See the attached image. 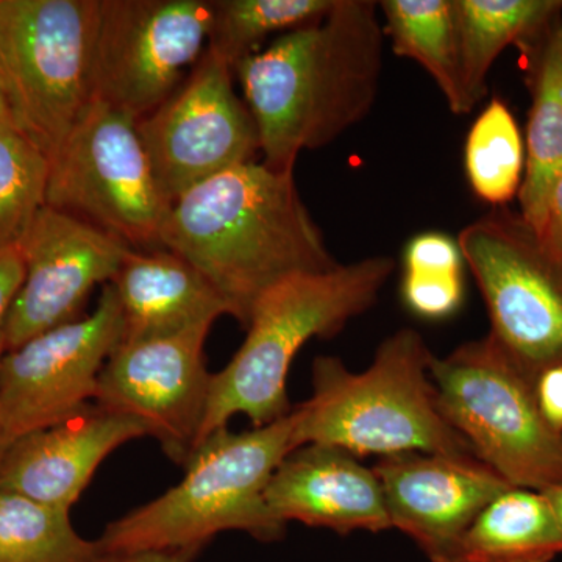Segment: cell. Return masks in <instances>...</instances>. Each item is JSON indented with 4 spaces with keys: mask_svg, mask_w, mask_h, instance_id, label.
<instances>
[{
    "mask_svg": "<svg viewBox=\"0 0 562 562\" xmlns=\"http://www.w3.org/2000/svg\"><path fill=\"white\" fill-rule=\"evenodd\" d=\"M379 2L336 0L321 21L281 35L233 68L262 165L294 172L302 150L328 146L364 120L383 66Z\"/></svg>",
    "mask_w": 562,
    "mask_h": 562,
    "instance_id": "obj_1",
    "label": "cell"
},
{
    "mask_svg": "<svg viewBox=\"0 0 562 562\" xmlns=\"http://www.w3.org/2000/svg\"><path fill=\"white\" fill-rule=\"evenodd\" d=\"M161 247L194 266L243 327L281 281L339 266L303 203L294 172L251 161L203 181L173 202Z\"/></svg>",
    "mask_w": 562,
    "mask_h": 562,
    "instance_id": "obj_2",
    "label": "cell"
},
{
    "mask_svg": "<svg viewBox=\"0 0 562 562\" xmlns=\"http://www.w3.org/2000/svg\"><path fill=\"white\" fill-rule=\"evenodd\" d=\"M431 351L413 328L384 339L372 364L350 372L338 357L313 362V394L294 408L295 446L338 447L361 458L402 453L475 457L436 405Z\"/></svg>",
    "mask_w": 562,
    "mask_h": 562,
    "instance_id": "obj_3",
    "label": "cell"
},
{
    "mask_svg": "<svg viewBox=\"0 0 562 562\" xmlns=\"http://www.w3.org/2000/svg\"><path fill=\"white\" fill-rule=\"evenodd\" d=\"M295 449L294 408L254 430L211 432L184 461L177 486L106 527L98 541L102 553L201 549L217 532L231 530L276 541L286 527L273 519L265 492Z\"/></svg>",
    "mask_w": 562,
    "mask_h": 562,
    "instance_id": "obj_4",
    "label": "cell"
},
{
    "mask_svg": "<svg viewBox=\"0 0 562 562\" xmlns=\"http://www.w3.org/2000/svg\"><path fill=\"white\" fill-rule=\"evenodd\" d=\"M391 257H369L327 272L281 281L255 303L241 349L211 376L199 443L235 414L265 427L292 412L286 383L292 361L310 339L330 338L375 305L394 272ZM195 446V447H198Z\"/></svg>",
    "mask_w": 562,
    "mask_h": 562,
    "instance_id": "obj_5",
    "label": "cell"
},
{
    "mask_svg": "<svg viewBox=\"0 0 562 562\" xmlns=\"http://www.w3.org/2000/svg\"><path fill=\"white\" fill-rule=\"evenodd\" d=\"M436 405L476 460L512 486L562 484V432L543 419L536 382L490 336L431 358Z\"/></svg>",
    "mask_w": 562,
    "mask_h": 562,
    "instance_id": "obj_6",
    "label": "cell"
},
{
    "mask_svg": "<svg viewBox=\"0 0 562 562\" xmlns=\"http://www.w3.org/2000/svg\"><path fill=\"white\" fill-rule=\"evenodd\" d=\"M99 0H0L7 116L49 157L92 101Z\"/></svg>",
    "mask_w": 562,
    "mask_h": 562,
    "instance_id": "obj_7",
    "label": "cell"
},
{
    "mask_svg": "<svg viewBox=\"0 0 562 562\" xmlns=\"http://www.w3.org/2000/svg\"><path fill=\"white\" fill-rule=\"evenodd\" d=\"M46 205L133 250H160L173 202L165 194L131 114L91 101L50 158Z\"/></svg>",
    "mask_w": 562,
    "mask_h": 562,
    "instance_id": "obj_8",
    "label": "cell"
},
{
    "mask_svg": "<svg viewBox=\"0 0 562 562\" xmlns=\"http://www.w3.org/2000/svg\"><path fill=\"white\" fill-rule=\"evenodd\" d=\"M486 303L490 338L531 380L562 368V257L519 211L497 206L457 239Z\"/></svg>",
    "mask_w": 562,
    "mask_h": 562,
    "instance_id": "obj_9",
    "label": "cell"
},
{
    "mask_svg": "<svg viewBox=\"0 0 562 562\" xmlns=\"http://www.w3.org/2000/svg\"><path fill=\"white\" fill-rule=\"evenodd\" d=\"M210 27L202 0H99L92 101L143 120L183 83Z\"/></svg>",
    "mask_w": 562,
    "mask_h": 562,
    "instance_id": "obj_10",
    "label": "cell"
},
{
    "mask_svg": "<svg viewBox=\"0 0 562 562\" xmlns=\"http://www.w3.org/2000/svg\"><path fill=\"white\" fill-rule=\"evenodd\" d=\"M136 127L172 202L260 154L257 124L236 95L233 69L209 49L171 98L136 121Z\"/></svg>",
    "mask_w": 562,
    "mask_h": 562,
    "instance_id": "obj_11",
    "label": "cell"
},
{
    "mask_svg": "<svg viewBox=\"0 0 562 562\" xmlns=\"http://www.w3.org/2000/svg\"><path fill=\"white\" fill-rule=\"evenodd\" d=\"M124 339V314L113 284L90 316L63 324L7 351L0 368V424L10 443L54 427L94 401L103 366Z\"/></svg>",
    "mask_w": 562,
    "mask_h": 562,
    "instance_id": "obj_12",
    "label": "cell"
},
{
    "mask_svg": "<svg viewBox=\"0 0 562 562\" xmlns=\"http://www.w3.org/2000/svg\"><path fill=\"white\" fill-rule=\"evenodd\" d=\"M211 325L122 342L98 380L95 405L138 420L179 464L198 446L209 405L213 373L206 371L203 344Z\"/></svg>",
    "mask_w": 562,
    "mask_h": 562,
    "instance_id": "obj_13",
    "label": "cell"
},
{
    "mask_svg": "<svg viewBox=\"0 0 562 562\" xmlns=\"http://www.w3.org/2000/svg\"><path fill=\"white\" fill-rule=\"evenodd\" d=\"M20 246L24 280L7 321V351L77 319L95 284L111 283L132 247L44 206Z\"/></svg>",
    "mask_w": 562,
    "mask_h": 562,
    "instance_id": "obj_14",
    "label": "cell"
},
{
    "mask_svg": "<svg viewBox=\"0 0 562 562\" xmlns=\"http://www.w3.org/2000/svg\"><path fill=\"white\" fill-rule=\"evenodd\" d=\"M373 472L382 484L391 527L408 536L430 562H457L465 531L484 506L513 487L475 457L402 453Z\"/></svg>",
    "mask_w": 562,
    "mask_h": 562,
    "instance_id": "obj_15",
    "label": "cell"
},
{
    "mask_svg": "<svg viewBox=\"0 0 562 562\" xmlns=\"http://www.w3.org/2000/svg\"><path fill=\"white\" fill-rule=\"evenodd\" d=\"M146 435L138 420L94 403L61 424L14 439L0 465V491L70 509L113 450Z\"/></svg>",
    "mask_w": 562,
    "mask_h": 562,
    "instance_id": "obj_16",
    "label": "cell"
},
{
    "mask_svg": "<svg viewBox=\"0 0 562 562\" xmlns=\"http://www.w3.org/2000/svg\"><path fill=\"white\" fill-rule=\"evenodd\" d=\"M273 519L349 535L391 530L382 484L373 469L338 447H299L276 469L265 492Z\"/></svg>",
    "mask_w": 562,
    "mask_h": 562,
    "instance_id": "obj_17",
    "label": "cell"
},
{
    "mask_svg": "<svg viewBox=\"0 0 562 562\" xmlns=\"http://www.w3.org/2000/svg\"><path fill=\"white\" fill-rule=\"evenodd\" d=\"M111 284L124 314L122 342L176 335L228 314L213 284L171 250H133Z\"/></svg>",
    "mask_w": 562,
    "mask_h": 562,
    "instance_id": "obj_18",
    "label": "cell"
},
{
    "mask_svg": "<svg viewBox=\"0 0 562 562\" xmlns=\"http://www.w3.org/2000/svg\"><path fill=\"white\" fill-rule=\"evenodd\" d=\"M561 18L524 47L530 61L532 103L519 213L539 235L546 227L550 198L562 173Z\"/></svg>",
    "mask_w": 562,
    "mask_h": 562,
    "instance_id": "obj_19",
    "label": "cell"
},
{
    "mask_svg": "<svg viewBox=\"0 0 562 562\" xmlns=\"http://www.w3.org/2000/svg\"><path fill=\"white\" fill-rule=\"evenodd\" d=\"M465 113L483 101L487 76L506 47H525L562 16L561 0H454Z\"/></svg>",
    "mask_w": 562,
    "mask_h": 562,
    "instance_id": "obj_20",
    "label": "cell"
},
{
    "mask_svg": "<svg viewBox=\"0 0 562 562\" xmlns=\"http://www.w3.org/2000/svg\"><path fill=\"white\" fill-rule=\"evenodd\" d=\"M562 554V525L543 492L509 487L465 531L457 562H552Z\"/></svg>",
    "mask_w": 562,
    "mask_h": 562,
    "instance_id": "obj_21",
    "label": "cell"
},
{
    "mask_svg": "<svg viewBox=\"0 0 562 562\" xmlns=\"http://www.w3.org/2000/svg\"><path fill=\"white\" fill-rule=\"evenodd\" d=\"M379 9L392 50L419 63L430 74L454 114H468L461 90L454 0H383Z\"/></svg>",
    "mask_w": 562,
    "mask_h": 562,
    "instance_id": "obj_22",
    "label": "cell"
},
{
    "mask_svg": "<svg viewBox=\"0 0 562 562\" xmlns=\"http://www.w3.org/2000/svg\"><path fill=\"white\" fill-rule=\"evenodd\" d=\"M99 542L70 524L69 509L0 491V562H101Z\"/></svg>",
    "mask_w": 562,
    "mask_h": 562,
    "instance_id": "obj_23",
    "label": "cell"
},
{
    "mask_svg": "<svg viewBox=\"0 0 562 562\" xmlns=\"http://www.w3.org/2000/svg\"><path fill=\"white\" fill-rule=\"evenodd\" d=\"M464 165L476 198L494 209L519 195L525 173L524 139L502 99H492L473 122L465 140Z\"/></svg>",
    "mask_w": 562,
    "mask_h": 562,
    "instance_id": "obj_24",
    "label": "cell"
},
{
    "mask_svg": "<svg viewBox=\"0 0 562 562\" xmlns=\"http://www.w3.org/2000/svg\"><path fill=\"white\" fill-rule=\"evenodd\" d=\"M336 0H216L211 2L206 49L231 68L273 33H288L321 21Z\"/></svg>",
    "mask_w": 562,
    "mask_h": 562,
    "instance_id": "obj_25",
    "label": "cell"
},
{
    "mask_svg": "<svg viewBox=\"0 0 562 562\" xmlns=\"http://www.w3.org/2000/svg\"><path fill=\"white\" fill-rule=\"evenodd\" d=\"M50 160L7 114L0 116V249L18 246L46 206Z\"/></svg>",
    "mask_w": 562,
    "mask_h": 562,
    "instance_id": "obj_26",
    "label": "cell"
},
{
    "mask_svg": "<svg viewBox=\"0 0 562 562\" xmlns=\"http://www.w3.org/2000/svg\"><path fill=\"white\" fill-rule=\"evenodd\" d=\"M402 295L405 305L422 319H449L464 301V279L450 273H405Z\"/></svg>",
    "mask_w": 562,
    "mask_h": 562,
    "instance_id": "obj_27",
    "label": "cell"
},
{
    "mask_svg": "<svg viewBox=\"0 0 562 562\" xmlns=\"http://www.w3.org/2000/svg\"><path fill=\"white\" fill-rule=\"evenodd\" d=\"M405 273L462 276L464 258L457 239L439 232L414 236L405 250Z\"/></svg>",
    "mask_w": 562,
    "mask_h": 562,
    "instance_id": "obj_28",
    "label": "cell"
},
{
    "mask_svg": "<svg viewBox=\"0 0 562 562\" xmlns=\"http://www.w3.org/2000/svg\"><path fill=\"white\" fill-rule=\"evenodd\" d=\"M24 273L20 246L0 249V368L7 353V321L11 303L20 291Z\"/></svg>",
    "mask_w": 562,
    "mask_h": 562,
    "instance_id": "obj_29",
    "label": "cell"
},
{
    "mask_svg": "<svg viewBox=\"0 0 562 562\" xmlns=\"http://www.w3.org/2000/svg\"><path fill=\"white\" fill-rule=\"evenodd\" d=\"M536 401L547 424L562 432V368L549 369L536 380Z\"/></svg>",
    "mask_w": 562,
    "mask_h": 562,
    "instance_id": "obj_30",
    "label": "cell"
},
{
    "mask_svg": "<svg viewBox=\"0 0 562 562\" xmlns=\"http://www.w3.org/2000/svg\"><path fill=\"white\" fill-rule=\"evenodd\" d=\"M543 241L562 257V173L554 184L547 211L546 227L541 233Z\"/></svg>",
    "mask_w": 562,
    "mask_h": 562,
    "instance_id": "obj_31",
    "label": "cell"
},
{
    "mask_svg": "<svg viewBox=\"0 0 562 562\" xmlns=\"http://www.w3.org/2000/svg\"><path fill=\"white\" fill-rule=\"evenodd\" d=\"M199 549L165 550L132 554H105L101 562H191Z\"/></svg>",
    "mask_w": 562,
    "mask_h": 562,
    "instance_id": "obj_32",
    "label": "cell"
},
{
    "mask_svg": "<svg viewBox=\"0 0 562 562\" xmlns=\"http://www.w3.org/2000/svg\"><path fill=\"white\" fill-rule=\"evenodd\" d=\"M543 494H546L547 498L552 503L553 512L557 514L558 520H560L562 525V484L552 487V490L543 491Z\"/></svg>",
    "mask_w": 562,
    "mask_h": 562,
    "instance_id": "obj_33",
    "label": "cell"
},
{
    "mask_svg": "<svg viewBox=\"0 0 562 562\" xmlns=\"http://www.w3.org/2000/svg\"><path fill=\"white\" fill-rule=\"evenodd\" d=\"M10 439L3 430L2 424H0V465H2L3 457H5L7 449H9Z\"/></svg>",
    "mask_w": 562,
    "mask_h": 562,
    "instance_id": "obj_34",
    "label": "cell"
},
{
    "mask_svg": "<svg viewBox=\"0 0 562 562\" xmlns=\"http://www.w3.org/2000/svg\"><path fill=\"white\" fill-rule=\"evenodd\" d=\"M7 114L5 105H3L2 92H0V116Z\"/></svg>",
    "mask_w": 562,
    "mask_h": 562,
    "instance_id": "obj_35",
    "label": "cell"
},
{
    "mask_svg": "<svg viewBox=\"0 0 562 562\" xmlns=\"http://www.w3.org/2000/svg\"><path fill=\"white\" fill-rule=\"evenodd\" d=\"M561 31H562V18H561Z\"/></svg>",
    "mask_w": 562,
    "mask_h": 562,
    "instance_id": "obj_36",
    "label": "cell"
}]
</instances>
